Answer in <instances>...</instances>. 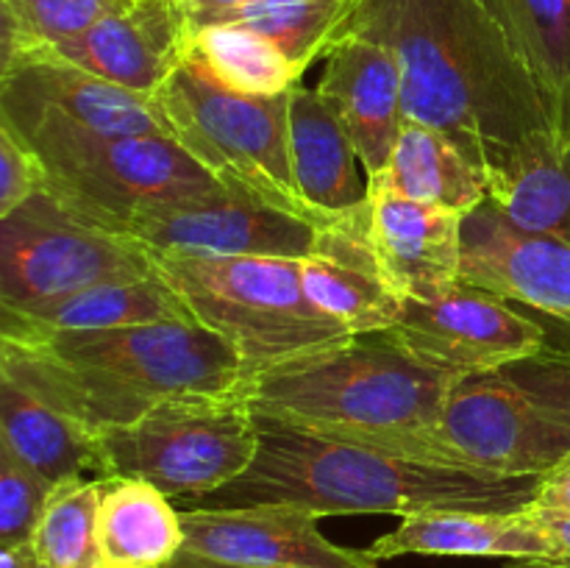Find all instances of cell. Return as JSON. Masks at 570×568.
<instances>
[{
    "label": "cell",
    "mask_w": 570,
    "mask_h": 568,
    "mask_svg": "<svg viewBox=\"0 0 570 568\" xmlns=\"http://www.w3.org/2000/svg\"><path fill=\"white\" fill-rule=\"evenodd\" d=\"M343 33L387 45L406 120L438 128L488 178L557 148L543 92L484 0H356Z\"/></svg>",
    "instance_id": "6da1fadb"
},
{
    "label": "cell",
    "mask_w": 570,
    "mask_h": 568,
    "mask_svg": "<svg viewBox=\"0 0 570 568\" xmlns=\"http://www.w3.org/2000/svg\"><path fill=\"white\" fill-rule=\"evenodd\" d=\"M9 376L89 434L128 427L161 401L217 395L245 376L239 356L198 321L104 332L0 334Z\"/></svg>",
    "instance_id": "7a4b0ae2"
},
{
    "label": "cell",
    "mask_w": 570,
    "mask_h": 568,
    "mask_svg": "<svg viewBox=\"0 0 570 568\" xmlns=\"http://www.w3.org/2000/svg\"><path fill=\"white\" fill-rule=\"evenodd\" d=\"M259 451L243 477L193 507L289 505L326 516H415L426 510H527L540 477H488L321 438L256 415Z\"/></svg>",
    "instance_id": "3957f363"
},
{
    "label": "cell",
    "mask_w": 570,
    "mask_h": 568,
    "mask_svg": "<svg viewBox=\"0 0 570 568\" xmlns=\"http://www.w3.org/2000/svg\"><path fill=\"white\" fill-rule=\"evenodd\" d=\"M456 382L373 332L245 373L234 393L284 427L417 460Z\"/></svg>",
    "instance_id": "277c9868"
},
{
    "label": "cell",
    "mask_w": 570,
    "mask_h": 568,
    "mask_svg": "<svg viewBox=\"0 0 570 568\" xmlns=\"http://www.w3.org/2000/svg\"><path fill=\"white\" fill-rule=\"evenodd\" d=\"M417 460L488 477H543L570 460V345L460 379Z\"/></svg>",
    "instance_id": "5b68a950"
},
{
    "label": "cell",
    "mask_w": 570,
    "mask_h": 568,
    "mask_svg": "<svg viewBox=\"0 0 570 568\" xmlns=\"http://www.w3.org/2000/svg\"><path fill=\"white\" fill-rule=\"evenodd\" d=\"M0 120L37 154L61 209L120 237L148 206L226 189L167 137L95 131L45 106L0 104Z\"/></svg>",
    "instance_id": "8992f818"
},
{
    "label": "cell",
    "mask_w": 570,
    "mask_h": 568,
    "mask_svg": "<svg viewBox=\"0 0 570 568\" xmlns=\"http://www.w3.org/2000/svg\"><path fill=\"white\" fill-rule=\"evenodd\" d=\"M289 92H237L217 81L209 67L187 50V59L154 100L165 115L173 143L181 145L223 187L326 228L334 221L312 209L295 178Z\"/></svg>",
    "instance_id": "52a82bcc"
},
{
    "label": "cell",
    "mask_w": 570,
    "mask_h": 568,
    "mask_svg": "<svg viewBox=\"0 0 570 568\" xmlns=\"http://www.w3.org/2000/svg\"><path fill=\"white\" fill-rule=\"evenodd\" d=\"M154 267L195 321L228 343L245 373L348 340L304 293L301 259L150 251Z\"/></svg>",
    "instance_id": "ba28073f"
},
{
    "label": "cell",
    "mask_w": 570,
    "mask_h": 568,
    "mask_svg": "<svg viewBox=\"0 0 570 568\" xmlns=\"http://www.w3.org/2000/svg\"><path fill=\"white\" fill-rule=\"evenodd\" d=\"M256 451L254 410L228 390L161 401L128 427L92 434V471L145 479L167 499L189 501L243 477Z\"/></svg>",
    "instance_id": "9c48e42d"
},
{
    "label": "cell",
    "mask_w": 570,
    "mask_h": 568,
    "mask_svg": "<svg viewBox=\"0 0 570 568\" xmlns=\"http://www.w3.org/2000/svg\"><path fill=\"white\" fill-rule=\"evenodd\" d=\"M154 273L142 243L70 215L45 189L0 221V310Z\"/></svg>",
    "instance_id": "30bf717a"
},
{
    "label": "cell",
    "mask_w": 570,
    "mask_h": 568,
    "mask_svg": "<svg viewBox=\"0 0 570 568\" xmlns=\"http://www.w3.org/2000/svg\"><path fill=\"white\" fill-rule=\"evenodd\" d=\"M384 334L417 362L451 379L493 371L549 345L543 323L504 295L465 282L432 301H404L399 321Z\"/></svg>",
    "instance_id": "8fae6325"
},
{
    "label": "cell",
    "mask_w": 570,
    "mask_h": 568,
    "mask_svg": "<svg viewBox=\"0 0 570 568\" xmlns=\"http://www.w3.org/2000/svg\"><path fill=\"white\" fill-rule=\"evenodd\" d=\"M317 232L321 228L312 223L232 189L154 204L128 226V237L148 251L284 259H304L315 245Z\"/></svg>",
    "instance_id": "7c38bea8"
},
{
    "label": "cell",
    "mask_w": 570,
    "mask_h": 568,
    "mask_svg": "<svg viewBox=\"0 0 570 568\" xmlns=\"http://www.w3.org/2000/svg\"><path fill=\"white\" fill-rule=\"evenodd\" d=\"M317 521L289 505L193 507L181 510V551L243 568H379L371 551L334 543Z\"/></svg>",
    "instance_id": "4fadbf2b"
},
{
    "label": "cell",
    "mask_w": 570,
    "mask_h": 568,
    "mask_svg": "<svg viewBox=\"0 0 570 568\" xmlns=\"http://www.w3.org/2000/svg\"><path fill=\"white\" fill-rule=\"evenodd\" d=\"M462 282L570 326V245L515 226L490 198L462 223Z\"/></svg>",
    "instance_id": "5bb4252c"
},
{
    "label": "cell",
    "mask_w": 570,
    "mask_h": 568,
    "mask_svg": "<svg viewBox=\"0 0 570 568\" xmlns=\"http://www.w3.org/2000/svg\"><path fill=\"white\" fill-rule=\"evenodd\" d=\"M334 115L348 131L367 182L387 167L404 128V78L387 45L360 33H343L323 56L317 84Z\"/></svg>",
    "instance_id": "9a60e30c"
},
{
    "label": "cell",
    "mask_w": 570,
    "mask_h": 568,
    "mask_svg": "<svg viewBox=\"0 0 570 568\" xmlns=\"http://www.w3.org/2000/svg\"><path fill=\"white\" fill-rule=\"evenodd\" d=\"M0 104L45 106L95 131L170 139V128L154 95L117 87L53 50H26L3 59Z\"/></svg>",
    "instance_id": "2e32d148"
},
{
    "label": "cell",
    "mask_w": 570,
    "mask_h": 568,
    "mask_svg": "<svg viewBox=\"0 0 570 568\" xmlns=\"http://www.w3.org/2000/svg\"><path fill=\"white\" fill-rule=\"evenodd\" d=\"M371 200L317 232L301 259L304 293L348 334L384 332L399 321L404 298L390 287L367 234Z\"/></svg>",
    "instance_id": "e0dca14e"
},
{
    "label": "cell",
    "mask_w": 570,
    "mask_h": 568,
    "mask_svg": "<svg viewBox=\"0 0 570 568\" xmlns=\"http://www.w3.org/2000/svg\"><path fill=\"white\" fill-rule=\"evenodd\" d=\"M42 50L117 87L156 95L187 59L189 22L178 0H134L81 37Z\"/></svg>",
    "instance_id": "ac0fdd59"
},
{
    "label": "cell",
    "mask_w": 570,
    "mask_h": 568,
    "mask_svg": "<svg viewBox=\"0 0 570 568\" xmlns=\"http://www.w3.org/2000/svg\"><path fill=\"white\" fill-rule=\"evenodd\" d=\"M465 215L371 187L367 234L379 267L404 301H432L462 282Z\"/></svg>",
    "instance_id": "d6986e66"
},
{
    "label": "cell",
    "mask_w": 570,
    "mask_h": 568,
    "mask_svg": "<svg viewBox=\"0 0 570 568\" xmlns=\"http://www.w3.org/2000/svg\"><path fill=\"white\" fill-rule=\"evenodd\" d=\"M376 562L393 557H499L527 560L551 557V540L527 510H426L404 516L395 529L367 546Z\"/></svg>",
    "instance_id": "ffe728a7"
},
{
    "label": "cell",
    "mask_w": 570,
    "mask_h": 568,
    "mask_svg": "<svg viewBox=\"0 0 570 568\" xmlns=\"http://www.w3.org/2000/svg\"><path fill=\"white\" fill-rule=\"evenodd\" d=\"M289 150L301 193L323 217L340 221L371 200V182L348 131L323 95L304 84L289 92Z\"/></svg>",
    "instance_id": "44dd1931"
},
{
    "label": "cell",
    "mask_w": 570,
    "mask_h": 568,
    "mask_svg": "<svg viewBox=\"0 0 570 568\" xmlns=\"http://www.w3.org/2000/svg\"><path fill=\"white\" fill-rule=\"evenodd\" d=\"M0 334L104 332L145 323L195 321L181 295L159 273L134 282L98 284L45 304L0 310Z\"/></svg>",
    "instance_id": "7402d4cb"
},
{
    "label": "cell",
    "mask_w": 570,
    "mask_h": 568,
    "mask_svg": "<svg viewBox=\"0 0 570 568\" xmlns=\"http://www.w3.org/2000/svg\"><path fill=\"white\" fill-rule=\"evenodd\" d=\"M98 540L104 568H167L184 549L181 510L145 479L104 477Z\"/></svg>",
    "instance_id": "603a6c76"
},
{
    "label": "cell",
    "mask_w": 570,
    "mask_h": 568,
    "mask_svg": "<svg viewBox=\"0 0 570 568\" xmlns=\"http://www.w3.org/2000/svg\"><path fill=\"white\" fill-rule=\"evenodd\" d=\"M371 187L390 189L417 204L471 215L490 198L488 176L438 128L404 123L387 167Z\"/></svg>",
    "instance_id": "cb8c5ba5"
},
{
    "label": "cell",
    "mask_w": 570,
    "mask_h": 568,
    "mask_svg": "<svg viewBox=\"0 0 570 568\" xmlns=\"http://www.w3.org/2000/svg\"><path fill=\"white\" fill-rule=\"evenodd\" d=\"M0 445L50 484L95 466L92 434L9 376H0Z\"/></svg>",
    "instance_id": "d4e9b609"
},
{
    "label": "cell",
    "mask_w": 570,
    "mask_h": 568,
    "mask_svg": "<svg viewBox=\"0 0 570 568\" xmlns=\"http://www.w3.org/2000/svg\"><path fill=\"white\" fill-rule=\"evenodd\" d=\"M507 28L549 106L554 145L570 150V0H484Z\"/></svg>",
    "instance_id": "484cf974"
},
{
    "label": "cell",
    "mask_w": 570,
    "mask_h": 568,
    "mask_svg": "<svg viewBox=\"0 0 570 568\" xmlns=\"http://www.w3.org/2000/svg\"><path fill=\"white\" fill-rule=\"evenodd\" d=\"M354 6L356 0H254L193 22L189 31L206 26H243L278 45L284 56L306 72L337 42Z\"/></svg>",
    "instance_id": "4316f807"
},
{
    "label": "cell",
    "mask_w": 570,
    "mask_h": 568,
    "mask_svg": "<svg viewBox=\"0 0 570 568\" xmlns=\"http://www.w3.org/2000/svg\"><path fill=\"white\" fill-rule=\"evenodd\" d=\"M490 200L527 232L570 245V150L527 156L510 170L488 178Z\"/></svg>",
    "instance_id": "83f0119b"
},
{
    "label": "cell",
    "mask_w": 570,
    "mask_h": 568,
    "mask_svg": "<svg viewBox=\"0 0 570 568\" xmlns=\"http://www.w3.org/2000/svg\"><path fill=\"white\" fill-rule=\"evenodd\" d=\"M189 53L198 56L217 81L245 95H282L304 78L278 45L243 26L189 31Z\"/></svg>",
    "instance_id": "f1b7e54d"
},
{
    "label": "cell",
    "mask_w": 570,
    "mask_h": 568,
    "mask_svg": "<svg viewBox=\"0 0 570 568\" xmlns=\"http://www.w3.org/2000/svg\"><path fill=\"white\" fill-rule=\"evenodd\" d=\"M104 477H72L48 496L31 546L48 568H104L98 540V510Z\"/></svg>",
    "instance_id": "f546056e"
},
{
    "label": "cell",
    "mask_w": 570,
    "mask_h": 568,
    "mask_svg": "<svg viewBox=\"0 0 570 568\" xmlns=\"http://www.w3.org/2000/svg\"><path fill=\"white\" fill-rule=\"evenodd\" d=\"M131 3L134 0H0L3 59L26 50L59 48Z\"/></svg>",
    "instance_id": "4dcf8cb0"
},
{
    "label": "cell",
    "mask_w": 570,
    "mask_h": 568,
    "mask_svg": "<svg viewBox=\"0 0 570 568\" xmlns=\"http://www.w3.org/2000/svg\"><path fill=\"white\" fill-rule=\"evenodd\" d=\"M56 484L0 445V546L28 543Z\"/></svg>",
    "instance_id": "1f68e13d"
},
{
    "label": "cell",
    "mask_w": 570,
    "mask_h": 568,
    "mask_svg": "<svg viewBox=\"0 0 570 568\" xmlns=\"http://www.w3.org/2000/svg\"><path fill=\"white\" fill-rule=\"evenodd\" d=\"M45 189V173L26 139L0 120V221Z\"/></svg>",
    "instance_id": "d6a6232c"
},
{
    "label": "cell",
    "mask_w": 570,
    "mask_h": 568,
    "mask_svg": "<svg viewBox=\"0 0 570 568\" xmlns=\"http://www.w3.org/2000/svg\"><path fill=\"white\" fill-rule=\"evenodd\" d=\"M529 507L570 512V460L540 477L538 493H534V501Z\"/></svg>",
    "instance_id": "836d02e7"
},
{
    "label": "cell",
    "mask_w": 570,
    "mask_h": 568,
    "mask_svg": "<svg viewBox=\"0 0 570 568\" xmlns=\"http://www.w3.org/2000/svg\"><path fill=\"white\" fill-rule=\"evenodd\" d=\"M527 512L534 518V523L549 535L551 549H554L551 557H566V560H570V512L538 510V507H527Z\"/></svg>",
    "instance_id": "e575fe53"
},
{
    "label": "cell",
    "mask_w": 570,
    "mask_h": 568,
    "mask_svg": "<svg viewBox=\"0 0 570 568\" xmlns=\"http://www.w3.org/2000/svg\"><path fill=\"white\" fill-rule=\"evenodd\" d=\"M248 3H254V0H178V6H181L184 14H187L189 26L206 20V17L212 14H223V11L239 9V6Z\"/></svg>",
    "instance_id": "d590c367"
},
{
    "label": "cell",
    "mask_w": 570,
    "mask_h": 568,
    "mask_svg": "<svg viewBox=\"0 0 570 568\" xmlns=\"http://www.w3.org/2000/svg\"><path fill=\"white\" fill-rule=\"evenodd\" d=\"M0 568H48L33 551L31 540L17 546H0Z\"/></svg>",
    "instance_id": "8d00e7d4"
},
{
    "label": "cell",
    "mask_w": 570,
    "mask_h": 568,
    "mask_svg": "<svg viewBox=\"0 0 570 568\" xmlns=\"http://www.w3.org/2000/svg\"><path fill=\"white\" fill-rule=\"evenodd\" d=\"M501 568H570L566 557H527V560H507Z\"/></svg>",
    "instance_id": "74e56055"
},
{
    "label": "cell",
    "mask_w": 570,
    "mask_h": 568,
    "mask_svg": "<svg viewBox=\"0 0 570 568\" xmlns=\"http://www.w3.org/2000/svg\"><path fill=\"white\" fill-rule=\"evenodd\" d=\"M167 568H243V566H223V562H212V560H204V557H195V555H187V551H181V555H178Z\"/></svg>",
    "instance_id": "f35d334b"
}]
</instances>
